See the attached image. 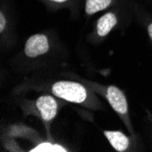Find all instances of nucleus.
Returning <instances> with one entry per match:
<instances>
[{
  "instance_id": "nucleus-1",
  "label": "nucleus",
  "mask_w": 152,
  "mask_h": 152,
  "mask_svg": "<svg viewBox=\"0 0 152 152\" xmlns=\"http://www.w3.org/2000/svg\"><path fill=\"white\" fill-rule=\"evenodd\" d=\"M52 93L58 98L74 103L85 101L88 93L84 86L72 81H59L52 87Z\"/></svg>"
},
{
  "instance_id": "nucleus-2",
  "label": "nucleus",
  "mask_w": 152,
  "mask_h": 152,
  "mask_svg": "<svg viewBox=\"0 0 152 152\" xmlns=\"http://www.w3.org/2000/svg\"><path fill=\"white\" fill-rule=\"evenodd\" d=\"M49 49L48 40L45 35L37 34L30 37L26 42L25 53L27 57L36 58L47 53Z\"/></svg>"
},
{
  "instance_id": "nucleus-3",
  "label": "nucleus",
  "mask_w": 152,
  "mask_h": 152,
  "mask_svg": "<svg viewBox=\"0 0 152 152\" xmlns=\"http://www.w3.org/2000/svg\"><path fill=\"white\" fill-rule=\"evenodd\" d=\"M107 99L116 112L126 114L128 112V102L125 95L117 87L110 86L107 91Z\"/></svg>"
},
{
  "instance_id": "nucleus-4",
  "label": "nucleus",
  "mask_w": 152,
  "mask_h": 152,
  "mask_svg": "<svg viewBox=\"0 0 152 152\" xmlns=\"http://www.w3.org/2000/svg\"><path fill=\"white\" fill-rule=\"evenodd\" d=\"M37 107L42 118L46 121L52 120L58 113V104L50 96H42L37 99Z\"/></svg>"
},
{
  "instance_id": "nucleus-5",
  "label": "nucleus",
  "mask_w": 152,
  "mask_h": 152,
  "mask_svg": "<svg viewBox=\"0 0 152 152\" xmlns=\"http://www.w3.org/2000/svg\"><path fill=\"white\" fill-rule=\"evenodd\" d=\"M104 135L108 140V141L111 144V146L119 152L125 151L129 145V140L127 136L124 135L122 132L119 131H104Z\"/></svg>"
},
{
  "instance_id": "nucleus-6",
  "label": "nucleus",
  "mask_w": 152,
  "mask_h": 152,
  "mask_svg": "<svg viewBox=\"0 0 152 152\" xmlns=\"http://www.w3.org/2000/svg\"><path fill=\"white\" fill-rule=\"evenodd\" d=\"M116 24H117V18L113 13L105 14L98 21V26H96L98 34L100 37L107 36L110 32V30L116 26Z\"/></svg>"
},
{
  "instance_id": "nucleus-7",
  "label": "nucleus",
  "mask_w": 152,
  "mask_h": 152,
  "mask_svg": "<svg viewBox=\"0 0 152 152\" xmlns=\"http://www.w3.org/2000/svg\"><path fill=\"white\" fill-rule=\"evenodd\" d=\"M112 0H88L86 3V12L88 15H92L99 11L107 8Z\"/></svg>"
},
{
  "instance_id": "nucleus-8",
  "label": "nucleus",
  "mask_w": 152,
  "mask_h": 152,
  "mask_svg": "<svg viewBox=\"0 0 152 152\" xmlns=\"http://www.w3.org/2000/svg\"><path fill=\"white\" fill-rule=\"evenodd\" d=\"M31 152H66V149L60 145H54L52 143L45 142L38 145L35 148L30 150Z\"/></svg>"
},
{
  "instance_id": "nucleus-9",
  "label": "nucleus",
  "mask_w": 152,
  "mask_h": 152,
  "mask_svg": "<svg viewBox=\"0 0 152 152\" xmlns=\"http://www.w3.org/2000/svg\"><path fill=\"white\" fill-rule=\"evenodd\" d=\"M6 26V18L3 15V13H0V31L3 32V30L5 29Z\"/></svg>"
},
{
  "instance_id": "nucleus-10",
  "label": "nucleus",
  "mask_w": 152,
  "mask_h": 152,
  "mask_svg": "<svg viewBox=\"0 0 152 152\" xmlns=\"http://www.w3.org/2000/svg\"><path fill=\"white\" fill-rule=\"evenodd\" d=\"M148 35H149V37H150V38H151V40H152V24H150V25L148 26Z\"/></svg>"
},
{
  "instance_id": "nucleus-11",
  "label": "nucleus",
  "mask_w": 152,
  "mask_h": 152,
  "mask_svg": "<svg viewBox=\"0 0 152 152\" xmlns=\"http://www.w3.org/2000/svg\"><path fill=\"white\" fill-rule=\"evenodd\" d=\"M51 1H54V2H58V3H62V2H65L66 0H51Z\"/></svg>"
}]
</instances>
